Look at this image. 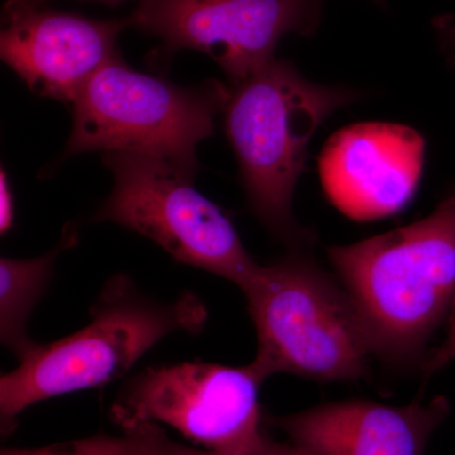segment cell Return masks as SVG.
<instances>
[{"label":"cell","instance_id":"cell-15","mask_svg":"<svg viewBox=\"0 0 455 455\" xmlns=\"http://www.w3.org/2000/svg\"><path fill=\"white\" fill-rule=\"evenodd\" d=\"M455 361V305L449 317V329L447 337L443 341L442 346L434 349L427 355V361L424 363V372L427 374L436 372L447 366L451 362Z\"/></svg>","mask_w":455,"mask_h":455},{"label":"cell","instance_id":"cell-16","mask_svg":"<svg viewBox=\"0 0 455 455\" xmlns=\"http://www.w3.org/2000/svg\"><path fill=\"white\" fill-rule=\"evenodd\" d=\"M13 194L9 187L7 172L2 170V176H0V230H2V235L9 232L13 226Z\"/></svg>","mask_w":455,"mask_h":455},{"label":"cell","instance_id":"cell-6","mask_svg":"<svg viewBox=\"0 0 455 455\" xmlns=\"http://www.w3.org/2000/svg\"><path fill=\"white\" fill-rule=\"evenodd\" d=\"M112 194L94 220L112 221L161 245L179 262L235 283L242 291L260 265L232 221L194 187L196 173L154 156L109 152Z\"/></svg>","mask_w":455,"mask_h":455},{"label":"cell","instance_id":"cell-14","mask_svg":"<svg viewBox=\"0 0 455 455\" xmlns=\"http://www.w3.org/2000/svg\"><path fill=\"white\" fill-rule=\"evenodd\" d=\"M158 455H313L298 445L290 443H277L266 436L256 445L235 451H212V449H196L185 447L172 440L164 438Z\"/></svg>","mask_w":455,"mask_h":455},{"label":"cell","instance_id":"cell-17","mask_svg":"<svg viewBox=\"0 0 455 455\" xmlns=\"http://www.w3.org/2000/svg\"><path fill=\"white\" fill-rule=\"evenodd\" d=\"M439 37L449 52L451 59L455 61V17L443 16L434 20Z\"/></svg>","mask_w":455,"mask_h":455},{"label":"cell","instance_id":"cell-4","mask_svg":"<svg viewBox=\"0 0 455 455\" xmlns=\"http://www.w3.org/2000/svg\"><path fill=\"white\" fill-rule=\"evenodd\" d=\"M243 293L257 334L251 363L263 379L349 382L368 373L373 350L355 302L302 250L260 266Z\"/></svg>","mask_w":455,"mask_h":455},{"label":"cell","instance_id":"cell-8","mask_svg":"<svg viewBox=\"0 0 455 455\" xmlns=\"http://www.w3.org/2000/svg\"><path fill=\"white\" fill-rule=\"evenodd\" d=\"M320 17V0H140L128 20L163 41L164 57L200 51L235 84L274 59L284 36L313 35Z\"/></svg>","mask_w":455,"mask_h":455},{"label":"cell","instance_id":"cell-2","mask_svg":"<svg viewBox=\"0 0 455 455\" xmlns=\"http://www.w3.org/2000/svg\"><path fill=\"white\" fill-rule=\"evenodd\" d=\"M359 97L355 90L310 82L291 62L276 57L229 85L224 127L248 204L269 233L291 250L313 242L292 214L307 146L331 114Z\"/></svg>","mask_w":455,"mask_h":455},{"label":"cell","instance_id":"cell-5","mask_svg":"<svg viewBox=\"0 0 455 455\" xmlns=\"http://www.w3.org/2000/svg\"><path fill=\"white\" fill-rule=\"evenodd\" d=\"M229 86L215 80L194 88L134 70L114 57L83 86L73 104L65 156L128 152L164 158L197 172L196 147L214 133Z\"/></svg>","mask_w":455,"mask_h":455},{"label":"cell","instance_id":"cell-19","mask_svg":"<svg viewBox=\"0 0 455 455\" xmlns=\"http://www.w3.org/2000/svg\"><path fill=\"white\" fill-rule=\"evenodd\" d=\"M374 2L379 3V4H383V3H385V0H374Z\"/></svg>","mask_w":455,"mask_h":455},{"label":"cell","instance_id":"cell-18","mask_svg":"<svg viewBox=\"0 0 455 455\" xmlns=\"http://www.w3.org/2000/svg\"><path fill=\"white\" fill-rule=\"evenodd\" d=\"M28 2L36 3V4H44L46 0H28ZM85 2H98L108 5H118L125 2V0H85Z\"/></svg>","mask_w":455,"mask_h":455},{"label":"cell","instance_id":"cell-9","mask_svg":"<svg viewBox=\"0 0 455 455\" xmlns=\"http://www.w3.org/2000/svg\"><path fill=\"white\" fill-rule=\"evenodd\" d=\"M124 20H99L7 0L2 17V60L41 97L73 104L80 90L114 57Z\"/></svg>","mask_w":455,"mask_h":455},{"label":"cell","instance_id":"cell-3","mask_svg":"<svg viewBox=\"0 0 455 455\" xmlns=\"http://www.w3.org/2000/svg\"><path fill=\"white\" fill-rule=\"evenodd\" d=\"M206 309L193 293L152 300L127 276L113 277L92 311V322L64 339L37 344L0 379L2 433L16 427L27 407L47 398L99 387L128 372L158 341L175 331L197 333Z\"/></svg>","mask_w":455,"mask_h":455},{"label":"cell","instance_id":"cell-11","mask_svg":"<svg viewBox=\"0 0 455 455\" xmlns=\"http://www.w3.org/2000/svg\"><path fill=\"white\" fill-rule=\"evenodd\" d=\"M449 411L443 396L407 406L347 400L266 420L313 455H424Z\"/></svg>","mask_w":455,"mask_h":455},{"label":"cell","instance_id":"cell-10","mask_svg":"<svg viewBox=\"0 0 455 455\" xmlns=\"http://www.w3.org/2000/svg\"><path fill=\"white\" fill-rule=\"evenodd\" d=\"M425 140L394 123L366 122L335 133L319 158L328 199L347 217L376 220L412 199L423 173Z\"/></svg>","mask_w":455,"mask_h":455},{"label":"cell","instance_id":"cell-13","mask_svg":"<svg viewBox=\"0 0 455 455\" xmlns=\"http://www.w3.org/2000/svg\"><path fill=\"white\" fill-rule=\"evenodd\" d=\"M166 434L157 424L125 430L124 435H97L36 449H3L0 455H158Z\"/></svg>","mask_w":455,"mask_h":455},{"label":"cell","instance_id":"cell-1","mask_svg":"<svg viewBox=\"0 0 455 455\" xmlns=\"http://www.w3.org/2000/svg\"><path fill=\"white\" fill-rule=\"evenodd\" d=\"M357 307L373 355L412 366L455 305V194L424 220L328 250Z\"/></svg>","mask_w":455,"mask_h":455},{"label":"cell","instance_id":"cell-12","mask_svg":"<svg viewBox=\"0 0 455 455\" xmlns=\"http://www.w3.org/2000/svg\"><path fill=\"white\" fill-rule=\"evenodd\" d=\"M77 242V230L65 228L59 244L49 253L32 259H0V338L18 361L36 348L27 325L36 305L46 292L60 253Z\"/></svg>","mask_w":455,"mask_h":455},{"label":"cell","instance_id":"cell-7","mask_svg":"<svg viewBox=\"0 0 455 455\" xmlns=\"http://www.w3.org/2000/svg\"><path fill=\"white\" fill-rule=\"evenodd\" d=\"M263 382L252 363L188 362L147 368L125 386L112 416L124 431L166 424L205 449L250 448L267 436L259 405Z\"/></svg>","mask_w":455,"mask_h":455}]
</instances>
